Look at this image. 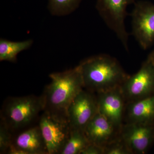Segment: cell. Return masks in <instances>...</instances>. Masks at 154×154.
<instances>
[{"label": "cell", "instance_id": "obj_12", "mask_svg": "<svg viewBox=\"0 0 154 154\" xmlns=\"http://www.w3.org/2000/svg\"><path fill=\"white\" fill-rule=\"evenodd\" d=\"M125 119V123L154 122V94L126 103Z\"/></svg>", "mask_w": 154, "mask_h": 154}, {"label": "cell", "instance_id": "obj_5", "mask_svg": "<svg viewBox=\"0 0 154 154\" xmlns=\"http://www.w3.org/2000/svg\"><path fill=\"white\" fill-rule=\"evenodd\" d=\"M45 111L39 127L48 154H60L70 134V127L66 117Z\"/></svg>", "mask_w": 154, "mask_h": 154}, {"label": "cell", "instance_id": "obj_14", "mask_svg": "<svg viewBox=\"0 0 154 154\" xmlns=\"http://www.w3.org/2000/svg\"><path fill=\"white\" fill-rule=\"evenodd\" d=\"M33 43L32 39L14 42L0 39V60L15 62L20 53L29 49Z\"/></svg>", "mask_w": 154, "mask_h": 154}, {"label": "cell", "instance_id": "obj_16", "mask_svg": "<svg viewBox=\"0 0 154 154\" xmlns=\"http://www.w3.org/2000/svg\"><path fill=\"white\" fill-rule=\"evenodd\" d=\"M82 0H47L48 9L55 17L68 16L79 8Z\"/></svg>", "mask_w": 154, "mask_h": 154}, {"label": "cell", "instance_id": "obj_18", "mask_svg": "<svg viewBox=\"0 0 154 154\" xmlns=\"http://www.w3.org/2000/svg\"><path fill=\"white\" fill-rule=\"evenodd\" d=\"M2 119L0 125V153H7L12 143L9 128Z\"/></svg>", "mask_w": 154, "mask_h": 154}, {"label": "cell", "instance_id": "obj_9", "mask_svg": "<svg viewBox=\"0 0 154 154\" xmlns=\"http://www.w3.org/2000/svg\"><path fill=\"white\" fill-rule=\"evenodd\" d=\"M120 135L132 154H145L154 142V122L125 123Z\"/></svg>", "mask_w": 154, "mask_h": 154}, {"label": "cell", "instance_id": "obj_13", "mask_svg": "<svg viewBox=\"0 0 154 154\" xmlns=\"http://www.w3.org/2000/svg\"><path fill=\"white\" fill-rule=\"evenodd\" d=\"M14 144L26 154H48L39 126L32 128L20 134Z\"/></svg>", "mask_w": 154, "mask_h": 154}, {"label": "cell", "instance_id": "obj_19", "mask_svg": "<svg viewBox=\"0 0 154 154\" xmlns=\"http://www.w3.org/2000/svg\"><path fill=\"white\" fill-rule=\"evenodd\" d=\"M81 154H104V148L102 146L90 143Z\"/></svg>", "mask_w": 154, "mask_h": 154}, {"label": "cell", "instance_id": "obj_4", "mask_svg": "<svg viewBox=\"0 0 154 154\" xmlns=\"http://www.w3.org/2000/svg\"><path fill=\"white\" fill-rule=\"evenodd\" d=\"M136 0H97L96 8L105 24L128 51L129 34L125 27L127 9Z\"/></svg>", "mask_w": 154, "mask_h": 154}, {"label": "cell", "instance_id": "obj_11", "mask_svg": "<svg viewBox=\"0 0 154 154\" xmlns=\"http://www.w3.org/2000/svg\"><path fill=\"white\" fill-rule=\"evenodd\" d=\"M120 129L98 112L84 130L90 143L104 147L120 135Z\"/></svg>", "mask_w": 154, "mask_h": 154}, {"label": "cell", "instance_id": "obj_17", "mask_svg": "<svg viewBox=\"0 0 154 154\" xmlns=\"http://www.w3.org/2000/svg\"><path fill=\"white\" fill-rule=\"evenodd\" d=\"M104 154H132L120 135L104 147Z\"/></svg>", "mask_w": 154, "mask_h": 154}, {"label": "cell", "instance_id": "obj_20", "mask_svg": "<svg viewBox=\"0 0 154 154\" xmlns=\"http://www.w3.org/2000/svg\"><path fill=\"white\" fill-rule=\"evenodd\" d=\"M148 58L150 60L152 63L153 65L154 66V50L152 51L149 54Z\"/></svg>", "mask_w": 154, "mask_h": 154}, {"label": "cell", "instance_id": "obj_2", "mask_svg": "<svg viewBox=\"0 0 154 154\" xmlns=\"http://www.w3.org/2000/svg\"><path fill=\"white\" fill-rule=\"evenodd\" d=\"M51 82L42 96L45 111L66 117L69 105L84 88L79 66L50 75Z\"/></svg>", "mask_w": 154, "mask_h": 154}, {"label": "cell", "instance_id": "obj_1", "mask_svg": "<svg viewBox=\"0 0 154 154\" xmlns=\"http://www.w3.org/2000/svg\"><path fill=\"white\" fill-rule=\"evenodd\" d=\"M79 66L84 88L96 94L120 87L129 76L116 59L107 54L88 57Z\"/></svg>", "mask_w": 154, "mask_h": 154}, {"label": "cell", "instance_id": "obj_10", "mask_svg": "<svg viewBox=\"0 0 154 154\" xmlns=\"http://www.w3.org/2000/svg\"><path fill=\"white\" fill-rule=\"evenodd\" d=\"M96 94L98 112L116 127L121 128L126 102L120 87Z\"/></svg>", "mask_w": 154, "mask_h": 154}, {"label": "cell", "instance_id": "obj_6", "mask_svg": "<svg viewBox=\"0 0 154 154\" xmlns=\"http://www.w3.org/2000/svg\"><path fill=\"white\" fill-rule=\"evenodd\" d=\"M131 14V33L143 50L154 43V5L139 1L134 4Z\"/></svg>", "mask_w": 154, "mask_h": 154}, {"label": "cell", "instance_id": "obj_7", "mask_svg": "<svg viewBox=\"0 0 154 154\" xmlns=\"http://www.w3.org/2000/svg\"><path fill=\"white\" fill-rule=\"evenodd\" d=\"M120 88L126 103L154 94V66L148 58L138 72L128 76Z\"/></svg>", "mask_w": 154, "mask_h": 154}, {"label": "cell", "instance_id": "obj_8", "mask_svg": "<svg viewBox=\"0 0 154 154\" xmlns=\"http://www.w3.org/2000/svg\"><path fill=\"white\" fill-rule=\"evenodd\" d=\"M98 112L96 96L93 92L83 89L73 100L67 110V119L71 129L84 131Z\"/></svg>", "mask_w": 154, "mask_h": 154}, {"label": "cell", "instance_id": "obj_15", "mask_svg": "<svg viewBox=\"0 0 154 154\" xmlns=\"http://www.w3.org/2000/svg\"><path fill=\"white\" fill-rule=\"evenodd\" d=\"M90 143L84 131L71 129L69 139L60 154H81Z\"/></svg>", "mask_w": 154, "mask_h": 154}, {"label": "cell", "instance_id": "obj_3", "mask_svg": "<svg viewBox=\"0 0 154 154\" xmlns=\"http://www.w3.org/2000/svg\"><path fill=\"white\" fill-rule=\"evenodd\" d=\"M44 109L42 96L14 97L6 102L2 119L9 128L17 129L29 124Z\"/></svg>", "mask_w": 154, "mask_h": 154}]
</instances>
